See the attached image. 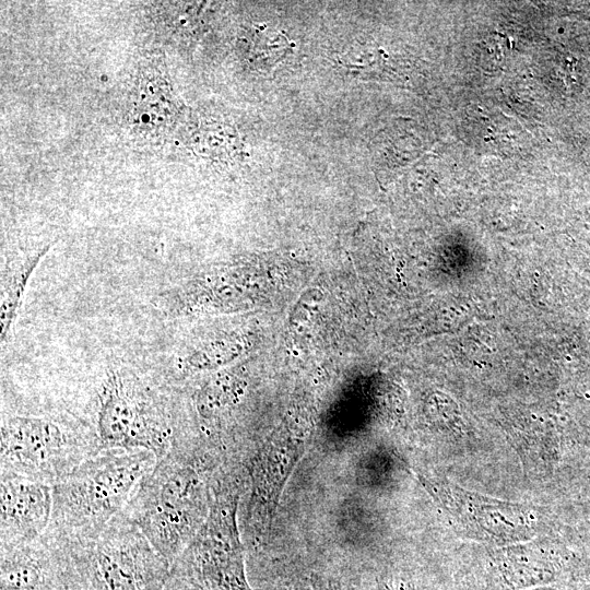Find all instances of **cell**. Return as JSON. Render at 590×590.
<instances>
[{"instance_id": "obj_14", "label": "cell", "mask_w": 590, "mask_h": 590, "mask_svg": "<svg viewBox=\"0 0 590 590\" xmlns=\"http://www.w3.org/2000/svg\"><path fill=\"white\" fill-rule=\"evenodd\" d=\"M536 590H552V589H536Z\"/></svg>"}, {"instance_id": "obj_15", "label": "cell", "mask_w": 590, "mask_h": 590, "mask_svg": "<svg viewBox=\"0 0 590 590\" xmlns=\"http://www.w3.org/2000/svg\"><path fill=\"white\" fill-rule=\"evenodd\" d=\"M64 590V589H63Z\"/></svg>"}, {"instance_id": "obj_12", "label": "cell", "mask_w": 590, "mask_h": 590, "mask_svg": "<svg viewBox=\"0 0 590 590\" xmlns=\"http://www.w3.org/2000/svg\"><path fill=\"white\" fill-rule=\"evenodd\" d=\"M63 589L64 590H88L83 581L79 578L67 556L63 565Z\"/></svg>"}, {"instance_id": "obj_1", "label": "cell", "mask_w": 590, "mask_h": 590, "mask_svg": "<svg viewBox=\"0 0 590 590\" xmlns=\"http://www.w3.org/2000/svg\"><path fill=\"white\" fill-rule=\"evenodd\" d=\"M156 461L153 452L139 448L106 449L86 459L52 485L44 538L64 553L94 542Z\"/></svg>"}, {"instance_id": "obj_5", "label": "cell", "mask_w": 590, "mask_h": 590, "mask_svg": "<svg viewBox=\"0 0 590 590\" xmlns=\"http://www.w3.org/2000/svg\"><path fill=\"white\" fill-rule=\"evenodd\" d=\"M0 474L54 485L98 453L87 430L70 416L1 415Z\"/></svg>"}, {"instance_id": "obj_6", "label": "cell", "mask_w": 590, "mask_h": 590, "mask_svg": "<svg viewBox=\"0 0 590 590\" xmlns=\"http://www.w3.org/2000/svg\"><path fill=\"white\" fill-rule=\"evenodd\" d=\"M64 554L88 590H164L170 568L123 510L94 542Z\"/></svg>"}, {"instance_id": "obj_9", "label": "cell", "mask_w": 590, "mask_h": 590, "mask_svg": "<svg viewBox=\"0 0 590 590\" xmlns=\"http://www.w3.org/2000/svg\"><path fill=\"white\" fill-rule=\"evenodd\" d=\"M49 246L7 258L1 267L0 329L3 344L14 323L28 280Z\"/></svg>"}, {"instance_id": "obj_10", "label": "cell", "mask_w": 590, "mask_h": 590, "mask_svg": "<svg viewBox=\"0 0 590 590\" xmlns=\"http://www.w3.org/2000/svg\"><path fill=\"white\" fill-rule=\"evenodd\" d=\"M253 39L255 45L262 48H257L251 56L261 64V67H271L278 62L288 49L287 39L279 33L258 32Z\"/></svg>"}, {"instance_id": "obj_3", "label": "cell", "mask_w": 590, "mask_h": 590, "mask_svg": "<svg viewBox=\"0 0 590 590\" xmlns=\"http://www.w3.org/2000/svg\"><path fill=\"white\" fill-rule=\"evenodd\" d=\"M215 469L203 459L170 447L139 482L123 509L170 564L209 515Z\"/></svg>"}, {"instance_id": "obj_7", "label": "cell", "mask_w": 590, "mask_h": 590, "mask_svg": "<svg viewBox=\"0 0 590 590\" xmlns=\"http://www.w3.org/2000/svg\"><path fill=\"white\" fill-rule=\"evenodd\" d=\"M0 551L33 542L48 527L52 486L13 474H0Z\"/></svg>"}, {"instance_id": "obj_4", "label": "cell", "mask_w": 590, "mask_h": 590, "mask_svg": "<svg viewBox=\"0 0 590 590\" xmlns=\"http://www.w3.org/2000/svg\"><path fill=\"white\" fill-rule=\"evenodd\" d=\"M246 484L244 464L224 463L213 471L209 515L170 564L164 590H252L238 523Z\"/></svg>"}, {"instance_id": "obj_8", "label": "cell", "mask_w": 590, "mask_h": 590, "mask_svg": "<svg viewBox=\"0 0 590 590\" xmlns=\"http://www.w3.org/2000/svg\"><path fill=\"white\" fill-rule=\"evenodd\" d=\"M0 557L1 590H63L64 553L44 535Z\"/></svg>"}, {"instance_id": "obj_2", "label": "cell", "mask_w": 590, "mask_h": 590, "mask_svg": "<svg viewBox=\"0 0 590 590\" xmlns=\"http://www.w3.org/2000/svg\"><path fill=\"white\" fill-rule=\"evenodd\" d=\"M78 408L73 418L87 430L98 451L139 448L160 460L172 447V393L132 369L108 370Z\"/></svg>"}, {"instance_id": "obj_11", "label": "cell", "mask_w": 590, "mask_h": 590, "mask_svg": "<svg viewBox=\"0 0 590 590\" xmlns=\"http://www.w3.org/2000/svg\"><path fill=\"white\" fill-rule=\"evenodd\" d=\"M312 590H358L342 581L323 577L320 575H314L310 580Z\"/></svg>"}, {"instance_id": "obj_13", "label": "cell", "mask_w": 590, "mask_h": 590, "mask_svg": "<svg viewBox=\"0 0 590 590\" xmlns=\"http://www.w3.org/2000/svg\"><path fill=\"white\" fill-rule=\"evenodd\" d=\"M293 590H312V589L311 587H303V588L293 589Z\"/></svg>"}]
</instances>
